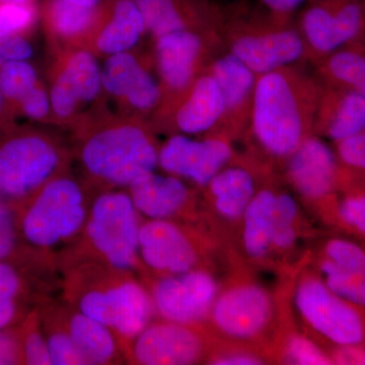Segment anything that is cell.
<instances>
[{"instance_id": "f907efd6", "label": "cell", "mask_w": 365, "mask_h": 365, "mask_svg": "<svg viewBox=\"0 0 365 365\" xmlns=\"http://www.w3.org/2000/svg\"><path fill=\"white\" fill-rule=\"evenodd\" d=\"M364 9H365V0H364Z\"/></svg>"}, {"instance_id": "bcb514c9", "label": "cell", "mask_w": 365, "mask_h": 365, "mask_svg": "<svg viewBox=\"0 0 365 365\" xmlns=\"http://www.w3.org/2000/svg\"><path fill=\"white\" fill-rule=\"evenodd\" d=\"M328 352L334 364H365V347H336Z\"/></svg>"}, {"instance_id": "7dc6e473", "label": "cell", "mask_w": 365, "mask_h": 365, "mask_svg": "<svg viewBox=\"0 0 365 365\" xmlns=\"http://www.w3.org/2000/svg\"><path fill=\"white\" fill-rule=\"evenodd\" d=\"M16 116H14L11 110L9 109L4 96H2L1 91H0V128L16 123Z\"/></svg>"}, {"instance_id": "5bb4252c", "label": "cell", "mask_w": 365, "mask_h": 365, "mask_svg": "<svg viewBox=\"0 0 365 365\" xmlns=\"http://www.w3.org/2000/svg\"><path fill=\"white\" fill-rule=\"evenodd\" d=\"M157 319L205 327L223 281L215 269L198 268L163 277H144Z\"/></svg>"}, {"instance_id": "c3c4849f", "label": "cell", "mask_w": 365, "mask_h": 365, "mask_svg": "<svg viewBox=\"0 0 365 365\" xmlns=\"http://www.w3.org/2000/svg\"><path fill=\"white\" fill-rule=\"evenodd\" d=\"M67 1L73 2L78 6L90 7V9H100L109 4L111 0H67Z\"/></svg>"}, {"instance_id": "d6986e66", "label": "cell", "mask_w": 365, "mask_h": 365, "mask_svg": "<svg viewBox=\"0 0 365 365\" xmlns=\"http://www.w3.org/2000/svg\"><path fill=\"white\" fill-rule=\"evenodd\" d=\"M281 182L277 170H271L262 182L242 215L235 237V248L230 254L232 264H246L250 268H274V206Z\"/></svg>"}, {"instance_id": "3957f363", "label": "cell", "mask_w": 365, "mask_h": 365, "mask_svg": "<svg viewBox=\"0 0 365 365\" xmlns=\"http://www.w3.org/2000/svg\"><path fill=\"white\" fill-rule=\"evenodd\" d=\"M160 145L153 125L143 118H93L78 125L72 155L95 193L127 189L157 170Z\"/></svg>"}, {"instance_id": "d6a6232c", "label": "cell", "mask_w": 365, "mask_h": 365, "mask_svg": "<svg viewBox=\"0 0 365 365\" xmlns=\"http://www.w3.org/2000/svg\"><path fill=\"white\" fill-rule=\"evenodd\" d=\"M0 260L13 262L29 270L57 278L58 271L36 254L21 237L16 208L0 199Z\"/></svg>"}, {"instance_id": "f1b7e54d", "label": "cell", "mask_w": 365, "mask_h": 365, "mask_svg": "<svg viewBox=\"0 0 365 365\" xmlns=\"http://www.w3.org/2000/svg\"><path fill=\"white\" fill-rule=\"evenodd\" d=\"M108 6L90 9L67 0H41V20L47 32L62 42L91 43Z\"/></svg>"}, {"instance_id": "9c48e42d", "label": "cell", "mask_w": 365, "mask_h": 365, "mask_svg": "<svg viewBox=\"0 0 365 365\" xmlns=\"http://www.w3.org/2000/svg\"><path fill=\"white\" fill-rule=\"evenodd\" d=\"M295 272L290 299L304 332L327 351L365 347V309L334 294L309 264L299 266Z\"/></svg>"}, {"instance_id": "5b68a950", "label": "cell", "mask_w": 365, "mask_h": 365, "mask_svg": "<svg viewBox=\"0 0 365 365\" xmlns=\"http://www.w3.org/2000/svg\"><path fill=\"white\" fill-rule=\"evenodd\" d=\"M220 37L225 49L257 76L281 67L309 64L297 21L275 18L255 0L225 4Z\"/></svg>"}, {"instance_id": "ac0fdd59", "label": "cell", "mask_w": 365, "mask_h": 365, "mask_svg": "<svg viewBox=\"0 0 365 365\" xmlns=\"http://www.w3.org/2000/svg\"><path fill=\"white\" fill-rule=\"evenodd\" d=\"M127 191L144 220L204 225L200 190L180 178L155 170L132 182Z\"/></svg>"}, {"instance_id": "ab89813d", "label": "cell", "mask_w": 365, "mask_h": 365, "mask_svg": "<svg viewBox=\"0 0 365 365\" xmlns=\"http://www.w3.org/2000/svg\"><path fill=\"white\" fill-rule=\"evenodd\" d=\"M270 361L265 352L256 348L215 340L205 364L263 365L270 364Z\"/></svg>"}, {"instance_id": "7bdbcfd3", "label": "cell", "mask_w": 365, "mask_h": 365, "mask_svg": "<svg viewBox=\"0 0 365 365\" xmlns=\"http://www.w3.org/2000/svg\"><path fill=\"white\" fill-rule=\"evenodd\" d=\"M334 150L343 165L365 170V128L355 135L334 143Z\"/></svg>"}, {"instance_id": "7402d4cb", "label": "cell", "mask_w": 365, "mask_h": 365, "mask_svg": "<svg viewBox=\"0 0 365 365\" xmlns=\"http://www.w3.org/2000/svg\"><path fill=\"white\" fill-rule=\"evenodd\" d=\"M153 39L180 32L201 31L220 34L225 4L217 0H134Z\"/></svg>"}, {"instance_id": "52a82bcc", "label": "cell", "mask_w": 365, "mask_h": 365, "mask_svg": "<svg viewBox=\"0 0 365 365\" xmlns=\"http://www.w3.org/2000/svg\"><path fill=\"white\" fill-rule=\"evenodd\" d=\"M144 218L127 189L93 193L83 234L58 264L69 259H88L143 278L139 234Z\"/></svg>"}, {"instance_id": "ba28073f", "label": "cell", "mask_w": 365, "mask_h": 365, "mask_svg": "<svg viewBox=\"0 0 365 365\" xmlns=\"http://www.w3.org/2000/svg\"><path fill=\"white\" fill-rule=\"evenodd\" d=\"M72 151L33 125L0 128V199L18 208L52 178L71 170Z\"/></svg>"}, {"instance_id": "f546056e", "label": "cell", "mask_w": 365, "mask_h": 365, "mask_svg": "<svg viewBox=\"0 0 365 365\" xmlns=\"http://www.w3.org/2000/svg\"><path fill=\"white\" fill-rule=\"evenodd\" d=\"M295 21L307 46L311 66L340 48L333 0H307Z\"/></svg>"}, {"instance_id": "d4e9b609", "label": "cell", "mask_w": 365, "mask_h": 365, "mask_svg": "<svg viewBox=\"0 0 365 365\" xmlns=\"http://www.w3.org/2000/svg\"><path fill=\"white\" fill-rule=\"evenodd\" d=\"M364 128L365 95L322 81L314 135L334 144L359 133Z\"/></svg>"}, {"instance_id": "1f68e13d", "label": "cell", "mask_w": 365, "mask_h": 365, "mask_svg": "<svg viewBox=\"0 0 365 365\" xmlns=\"http://www.w3.org/2000/svg\"><path fill=\"white\" fill-rule=\"evenodd\" d=\"M311 66L323 83L365 95V41L342 46Z\"/></svg>"}, {"instance_id": "b9f144b4", "label": "cell", "mask_w": 365, "mask_h": 365, "mask_svg": "<svg viewBox=\"0 0 365 365\" xmlns=\"http://www.w3.org/2000/svg\"><path fill=\"white\" fill-rule=\"evenodd\" d=\"M34 52L35 49L29 34L0 29V66L18 60H31Z\"/></svg>"}, {"instance_id": "f6af8a7d", "label": "cell", "mask_w": 365, "mask_h": 365, "mask_svg": "<svg viewBox=\"0 0 365 365\" xmlns=\"http://www.w3.org/2000/svg\"><path fill=\"white\" fill-rule=\"evenodd\" d=\"M262 9L282 21H295L307 0H255Z\"/></svg>"}, {"instance_id": "8fae6325", "label": "cell", "mask_w": 365, "mask_h": 365, "mask_svg": "<svg viewBox=\"0 0 365 365\" xmlns=\"http://www.w3.org/2000/svg\"><path fill=\"white\" fill-rule=\"evenodd\" d=\"M222 50L217 32L180 31L153 39V66L163 91L162 106L151 122L155 131H163L178 103Z\"/></svg>"}, {"instance_id": "8992f818", "label": "cell", "mask_w": 365, "mask_h": 365, "mask_svg": "<svg viewBox=\"0 0 365 365\" xmlns=\"http://www.w3.org/2000/svg\"><path fill=\"white\" fill-rule=\"evenodd\" d=\"M279 304L276 294L241 265L223 281L205 328L215 340L256 348L269 357L285 321Z\"/></svg>"}, {"instance_id": "e575fe53", "label": "cell", "mask_w": 365, "mask_h": 365, "mask_svg": "<svg viewBox=\"0 0 365 365\" xmlns=\"http://www.w3.org/2000/svg\"><path fill=\"white\" fill-rule=\"evenodd\" d=\"M52 365H90L67 330L61 318L58 299L46 297L38 304Z\"/></svg>"}, {"instance_id": "2e32d148", "label": "cell", "mask_w": 365, "mask_h": 365, "mask_svg": "<svg viewBox=\"0 0 365 365\" xmlns=\"http://www.w3.org/2000/svg\"><path fill=\"white\" fill-rule=\"evenodd\" d=\"M222 135L188 136L170 134L158 150V170L202 190L239 151Z\"/></svg>"}, {"instance_id": "d590c367", "label": "cell", "mask_w": 365, "mask_h": 365, "mask_svg": "<svg viewBox=\"0 0 365 365\" xmlns=\"http://www.w3.org/2000/svg\"><path fill=\"white\" fill-rule=\"evenodd\" d=\"M41 81L39 72L31 60H18L0 66V91L14 115L21 98Z\"/></svg>"}, {"instance_id": "cb8c5ba5", "label": "cell", "mask_w": 365, "mask_h": 365, "mask_svg": "<svg viewBox=\"0 0 365 365\" xmlns=\"http://www.w3.org/2000/svg\"><path fill=\"white\" fill-rule=\"evenodd\" d=\"M56 278L48 277L9 261L0 260V330L14 328L51 294Z\"/></svg>"}, {"instance_id": "7c38bea8", "label": "cell", "mask_w": 365, "mask_h": 365, "mask_svg": "<svg viewBox=\"0 0 365 365\" xmlns=\"http://www.w3.org/2000/svg\"><path fill=\"white\" fill-rule=\"evenodd\" d=\"M220 251V245L204 225L157 220H144L141 225L139 257L143 278L215 269V258Z\"/></svg>"}, {"instance_id": "74e56055", "label": "cell", "mask_w": 365, "mask_h": 365, "mask_svg": "<svg viewBox=\"0 0 365 365\" xmlns=\"http://www.w3.org/2000/svg\"><path fill=\"white\" fill-rule=\"evenodd\" d=\"M333 6L340 47L365 41L364 0H333Z\"/></svg>"}, {"instance_id": "ffe728a7", "label": "cell", "mask_w": 365, "mask_h": 365, "mask_svg": "<svg viewBox=\"0 0 365 365\" xmlns=\"http://www.w3.org/2000/svg\"><path fill=\"white\" fill-rule=\"evenodd\" d=\"M102 81L104 93L137 113L139 118L153 116V120L157 116L163 103L160 81L132 51L106 57Z\"/></svg>"}, {"instance_id": "44dd1931", "label": "cell", "mask_w": 365, "mask_h": 365, "mask_svg": "<svg viewBox=\"0 0 365 365\" xmlns=\"http://www.w3.org/2000/svg\"><path fill=\"white\" fill-rule=\"evenodd\" d=\"M207 71L217 81L223 98V117L217 135L237 143L248 131L258 76L234 55L222 50L211 60Z\"/></svg>"}, {"instance_id": "836d02e7", "label": "cell", "mask_w": 365, "mask_h": 365, "mask_svg": "<svg viewBox=\"0 0 365 365\" xmlns=\"http://www.w3.org/2000/svg\"><path fill=\"white\" fill-rule=\"evenodd\" d=\"M269 356L271 361L281 364H334L330 354L319 342L306 332L284 323L274 339Z\"/></svg>"}, {"instance_id": "60d3db41", "label": "cell", "mask_w": 365, "mask_h": 365, "mask_svg": "<svg viewBox=\"0 0 365 365\" xmlns=\"http://www.w3.org/2000/svg\"><path fill=\"white\" fill-rule=\"evenodd\" d=\"M14 115L16 117L26 118L34 123L44 124L54 122L49 90L42 81L26 97L21 98L14 108Z\"/></svg>"}, {"instance_id": "e0dca14e", "label": "cell", "mask_w": 365, "mask_h": 365, "mask_svg": "<svg viewBox=\"0 0 365 365\" xmlns=\"http://www.w3.org/2000/svg\"><path fill=\"white\" fill-rule=\"evenodd\" d=\"M96 55L86 47L71 50L53 73L48 90L57 123H78L81 110L97 103L104 91L102 67Z\"/></svg>"}, {"instance_id": "4dcf8cb0", "label": "cell", "mask_w": 365, "mask_h": 365, "mask_svg": "<svg viewBox=\"0 0 365 365\" xmlns=\"http://www.w3.org/2000/svg\"><path fill=\"white\" fill-rule=\"evenodd\" d=\"M331 225L365 239V170L340 163Z\"/></svg>"}, {"instance_id": "f35d334b", "label": "cell", "mask_w": 365, "mask_h": 365, "mask_svg": "<svg viewBox=\"0 0 365 365\" xmlns=\"http://www.w3.org/2000/svg\"><path fill=\"white\" fill-rule=\"evenodd\" d=\"M312 256L346 269L365 270V248L344 237H333L319 242Z\"/></svg>"}, {"instance_id": "83f0119b", "label": "cell", "mask_w": 365, "mask_h": 365, "mask_svg": "<svg viewBox=\"0 0 365 365\" xmlns=\"http://www.w3.org/2000/svg\"><path fill=\"white\" fill-rule=\"evenodd\" d=\"M311 225L300 207V201L284 182H281L274 206L272 259L274 267L284 268L294 260L299 242L309 237Z\"/></svg>"}, {"instance_id": "9a60e30c", "label": "cell", "mask_w": 365, "mask_h": 365, "mask_svg": "<svg viewBox=\"0 0 365 365\" xmlns=\"http://www.w3.org/2000/svg\"><path fill=\"white\" fill-rule=\"evenodd\" d=\"M215 342L205 327L155 319L131 343L126 354L127 364H205Z\"/></svg>"}, {"instance_id": "681fc988", "label": "cell", "mask_w": 365, "mask_h": 365, "mask_svg": "<svg viewBox=\"0 0 365 365\" xmlns=\"http://www.w3.org/2000/svg\"><path fill=\"white\" fill-rule=\"evenodd\" d=\"M35 1V0H0V2H29Z\"/></svg>"}, {"instance_id": "277c9868", "label": "cell", "mask_w": 365, "mask_h": 365, "mask_svg": "<svg viewBox=\"0 0 365 365\" xmlns=\"http://www.w3.org/2000/svg\"><path fill=\"white\" fill-rule=\"evenodd\" d=\"M93 195L85 181L68 170L16 208L24 241L58 272L60 259L83 234Z\"/></svg>"}, {"instance_id": "484cf974", "label": "cell", "mask_w": 365, "mask_h": 365, "mask_svg": "<svg viewBox=\"0 0 365 365\" xmlns=\"http://www.w3.org/2000/svg\"><path fill=\"white\" fill-rule=\"evenodd\" d=\"M146 33L145 21L134 0H111L91 41V49L106 57L131 52Z\"/></svg>"}, {"instance_id": "4fadbf2b", "label": "cell", "mask_w": 365, "mask_h": 365, "mask_svg": "<svg viewBox=\"0 0 365 365\" xmlns=\"http://www.w3.org/2000/svg\"><path fill=\"white\" fill-rule=\"evenodd\" d=\"M339 167L334 148L325 139L312 135L280 165L278 172L300 203L325 225H331L337 200Z\"/></svg>"}, {"instance_id": "8d00e7d4", "label": "cell", "mask_w": 365, "mask_h": 365, "mask_svg": "<svg viewBox=\"0 0 365 365\" xmlns=\"http://www.w3.org/2000/svg\"><path fill=\"white\" fill-rule=\"evenodd\" d=\"M18 333L23 364L52 365L38 306L33 307L19 324Z\"/></svg>"}, {"instance_id": "6da1fadb", "label": "cell", "mask_w": 365, "mask_h": 365, "mask_svg": "<svg viewBox=\"0 0 365 365\" xmlns=\"http://www.w3.org/2000/svg\"><path fill=\"white\" fill-rule=\"evenodd\" d=\"M322 81L309 64L260 74L248 131L242 140L258 157L279 169L300 144L314 135Z\"/></svg>"}, {"instance_id": "4316f807", "label": "cell", "mask_w": 365, "mask_h": 365, "mask_svg": "<svg viewBox=\"0 0 365 365\" xmlns=\"http://www.w3.org/2000/svg\"><path fill=\"white\" fill-rule=\"evenodd\" d=\"M61 318L67 330L90 365L123 364L126 357L116 336L104 324L58 299Z\"/></svg>"}, {"instance_id": "ee69618b", "label": "cell", "mask_w": 365, "mask_h": 365, "mask_svg": "<svg viewBox=\"0 0 365 365\" xmlns=\"http://www.w3.org/2000/svg\"><path fill=\"white\" fill-rule=\"evenodd\" d=\"M21 354L18 326L0 330V365H20Z\"/></svg>"}, {"instance_id": "603a6c76", "label": "cell", "mask_w": 365, "mask_h": 365, "mask_svg": "<svg viewBox=\"0 0 365 365\" xmlns=\"http://www.w3.org/2000/svg\"><path fill=\"white\" fill-rule=\"evenodd\" d=\"M223 111L222 91L205 69L178 103L163 131L196 137L211 135L220 128Z\"/></svg>"}, {"instance_id": "7a4b0ae2", "label": "cell", "mask_w": 365, "mask_h": 365, "mask_svg": "<svg viewBox=\"0 0 365 365\" xmlns=\"http://www.w3.org/2000/svg\"><path fill=\"white\" fill-rule=\"evenodd\" d=\"M59 274L62 299L108 327L125 357L138 334L157 319L150 290L136 274L88 259L62 262Z\"/></svg>"}, {"instance_id": "30bf717a", "label": "cell", "mask_w": 365, "mask_h": 365, "mask_svg": "<svg viewBox=\"0 0 365 365\" xmlns=\"http://www.w3.org/2000/svg\"><path fill=\"white\" fill-rule=\"evenodd\" d=\"M271 163L247 148L237 153L201 190L203 222L222 250L232 252L242 215L262 182L271 170Z\"/></svg>"}]
</instances>
